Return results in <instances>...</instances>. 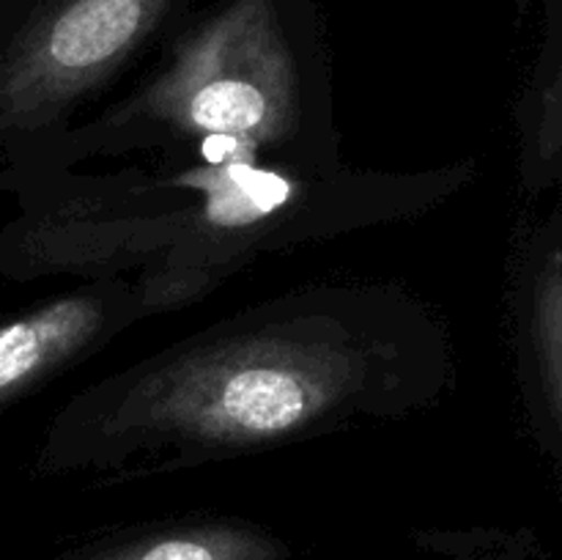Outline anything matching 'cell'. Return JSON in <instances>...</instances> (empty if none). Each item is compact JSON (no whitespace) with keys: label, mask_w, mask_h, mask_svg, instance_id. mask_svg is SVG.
Segmentation results:
<instances>
[{"label":"cell","mask_w":562,"mask_h":560,"mask_svg":"<svg viewBox=\"0 0 562 560\" xmlns=\"http://www.w3.org/2000/svg\"><path fill=\"white\" fill-rule=\"evenodd\" d=\"M450 379L431 305L390 283L311 285L88 384L58 410L38 467H190L428 410Z\"/></svg>","instance_id":"6da1fadb"},{"label":"cell","mask_w":562,"mask_h":560,"mask_svg":"<svg viewBox=\"0 0 562 560\" xmlns=\"http://www.w3.org/2000/svg\"><path fill=\"white\" fill-rule=\"evenodd\" d=\"M99 159L42 163L36 198L0 236V272L124 280L151 313L267 256L428 212L470 170L311 168L223 135Z\"/></svg>","instance_id":"7a4b0ae2"},{"label":"cell","mask_w":562,"mask_h":560,"mask_svg":"<svg viewBox=\"0 0 562 560\" xmlns=\"http://www.w3.org/2000/svg\"><path fill=\"white\" fill-rule=\"evenodd\" d=\"M201 135L239 137L311 168L344 165L324 66L291 33L278 0H228L135 91L47 143L44 163Z\"/></svg>","instance_id":"3957f363"},{"label":"cell","mask_w":562,"mask_h":560,"mask_svg":"<svg viewBox=\"0 0 562 560\" xmlns=\"http://www.w3.org/2000/svg\"><path fill=\"white\" fill-rule=\"evenodd\" d=\"M179 0H42L0 47V132L36 148L75 126Z\"/></svg>","instance_id":"277c9868"},{"label":"cell","mask_w":562,"mask_h":560,"mask_svg":"<svg viewBox=\"0 0 562 560\" xmlns=\"http://www.w3.org/2000/svg\"><path fill=\"white\" fill-rule=\"evenodd\" d=\"M148 313L124 280H88L0 324V404L64 371Z\"/></svg>","instance_id":"5b68a950"},{"label":"cell","mask_w":562,"mask_h":560,"mask_svg":"<svg viewBox=\"0 0 562 560\" xmlns=\"http://www.w3.org/2000/svg\"><path fill=\"white\" fill-rule=\"evenodd\" d=\"M280 538L245 522H187L102 544L66 560H285Z\"/></svg>","instance_id":"8992f818"},{"label":"cell","mask_w":562,"mask_h":560,"mask_svg":"<svg viewBox=\"0 0 562 560\" xmlns=\"http://www.w3.org/2000/svg\"><path fill=\"white\" fill-rule=\"evenodd\" d=\"M538 338L549 388L562 412V269L554 264L543 272L538 291Z\"/></svg>","instance_id":"52a82bcc"}]
</instances>
